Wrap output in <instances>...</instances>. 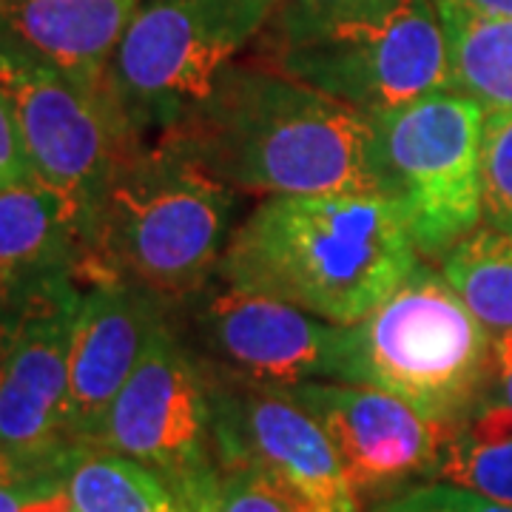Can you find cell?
Segmentation results:
<instances>
[{"instance_id": "obj_8", "label": "cell", "mask_w": 512, "mask_h": 512, "mask_svg": "<svg viewBox=\"0 0 512 512\" xmlns=\"http://www.w3.org/2000/svg\"><path fill=\"white\" fill-rule=\"evenodd\" d=\"M168 322L208 382L296 387L339 379L348 325L225 285L217 276L168 305Z\"/></svg>"}, {"instance_id": "obj_12", "label": "cell", "mask_w": 512, "mask_h": 512, "mask_svg": "<svg viewBox=\"0 0 512 512\" xmlns=\"http://www.w3.org/2000/svg\"><path fill=\"white\" fill-rule=\"evenodd\" d=\"M83 285L69 282L0 325V450L66 476L80 456L69 427V353Z\"/></svg>"}, {"instance_id": "obj_19", "label": "cell", "mask_w": 512, "mask_h": 512, "mask_svg": "<svg viewBox=\"0 0 512 512\" xmlns=\"http://www.w3.org/2000/svg\"><path fill=\"white\" fill-rule=\"evenodd\" d=\"M441 274L493 336L512 333V234L493 225L476 228L456 242Z\"/></svg>"}, {"instance_id": "obj_18", "label": "cell", "mask_w": 512, "mask_h": 512, "mask_svg": "<svg viewBox=\"0 0 512 512\" xmlns=\"http://www.w3.org/2000/svg\"><path fill=\"white\" fill-rule=\"evenodd\" d=\"M72 512H180L174 487L157 470L111 450H86L66 473Z\"/></svg>"}, {"instance_id": "obj_16", "label": "cell", "mask_w": 512, "mask_h": 512, "mask_svg": "<svg viewBox=\"0 0 512 512\" xmlns=\"http://www.w3.org/2000/svg\"><path fill=\"white\" fill-rule=\"evenodd\" d=\"M137 0H0V26L74 83L109 92L117 43Z\"/></svg>"}, {"instance_id": "obj_23", "label": "cell", "mask_w": 512, "mask_h": 512, "mask_svg": "<svg viewBox=\"0 0 512 512\" xmlns=\"http://www.w3.org/2000/svg\"><path fill=\"white\" fill-rule=\"evenodd\" d=\"M481 214L512 234V111L484 114L481 126Z\"/></svg>"}, {"instance_id": "obj_22", "label": "cell", "mask_w": 512, "mask_h": 512, "mask_svg": "<svg viewBox=\"0 0 512 512\" xmlns=\"http://www.w3.org/2000/svg\"><path fill=\"white\" fill-rule=\"evenodd\" d=\"M194 512H319L305 493L285 478L259 467L220 470L214 490Z\"/></svg>"}, {"instance_id": "obj_27", "label": "cell", "mask_w": 512, "mask_h": 512, "mask_svg": "<svg viewBox=\"0 0 512 512\" xmlns=\"http://www.w3.org/2000/svg\"><path fill=\"white\" fill-rule=\"evenodd\" d=\"M495 350V396L512 407V333L493 336Z\"/></svg>"}, {"instance_id": "obj_30", "label": "cell", "mask_w": 512, "mask_h": 512, "mask_svg": "<svg viewBox=\"0 0 512 512\" xmlns=\"http://www.w3.org/2000/svg\"><path fill=\"white\" fill-rule=\"evenodd\" d=\"M379 512H436V510H419V507H404V504H387V507H382Z\"/></svg>"}, {"instance_id": "obj_20", "label": "cell", "mask_w": 512, "mask_h": 512, "mask_svg": "<svg viewBox=\"0 0 512 512\" xmlns=\"http://www.w3.org/2000/svg\"><path fill=\"white\" fill-rule=\"evenodd\" d=\"M439 481L512 507V407L487 399L458 427Z\"/></svg>"}, {"instance_id": "obj_3", "label": "cell", "mask_w": 512, "mask_h": 512, "mask_svg": "<svg viewBox=\"0 0 512 512\" xmlns=\"http://www.w3.org/2000/svg\"><path fill=\"white\" fill-rule=\"evenodd\" d=\"M234 194L168 143L134 140L83 208L80 285L123 282L183 302L217 274Z\"/></svg>"}, {"instance_id": "obj_24", "label": "cell", "mask_w": 512, "mask_h": 512, "mask_svg": "<svg viewBox=\"0 0 512 512\" xmlns=\"http://www.w3.org/2000/svg\"><path fill=\"white\" fill-rule=\"evenodd\" d=\"M66 476L29 467L0 450V512H23L35 495L63 487Z\"/></svg>"}, {"instance_id": "obj_7", "label": "cell", "mask_w": 512, "mask_h": 512, "mask_svg": "<svg viewBox=\"0 0 512 512\" xmlns=\"http://www.w3.org/2000/svg\"><path fill=\"white\" fill-rule=\"evenodd\" d=\"M256 66L285 74L367 117L447 89L439 0H404L390 18L345 23L259 49Z\"/></svg>"}, {"instance_id": "obj_15", "label": "cell", "mask_w": 512, "mask_h": 512, "mask_svg": "<svg viewBox=\"0 0 512 512\" xmlns=\"http://www.w3.org/2000/svg\"><path fill=\"white\" fill-rule=\"evenodd\" d=\"M83 208L37 180L0 185V325L80 282Z\"/></svg>"}, {"instance_id": "obj_11", "label": "cell", "mask_w": 512, "mask_h": 512, "mask_svg": "<svg viewBox=\"0 0 512 512\" xmlns=\"http://www.w3.org/2000/svg\"><path fill=\"white\" fill-rule=\"evenodd\" d=\"M288 390L328 433L362 512L382 510L421 481H439L461 427L367 384L305 382Z\"/></svg>"}, {"instance_id": "obj_25", "label": "cell", "mask_w": 512, "mask_h": 512, "mask_svg": "<svg viewBox=\"0 0 512 512\" xmlns=\"http://www.w3.org/2000/svg\"><path fill=\"white\" fill-rule=\"evenodd\" d=\"M393 504V501H390ZM396 504L404 507H419V510H436V512H512L507 504H498L490 498H481V495L470 493V490H461L453 484H427L419 487L413 493L396 498ZM387 507V504H384Z\"/></svg>"}, {"instance_id": "obj_9", "label": "cell", "mask_w": 512, "mask_h": 512, "mask_svg": "<svg viewBox=\"0 0 512 512\" xmlns=\"http://www.w3.org/2000/svg\"><path fill=\"white\" fill-rule=\"evenodd\" d=\"M94 450H111L157 470L185 510H200L211 495L220 467L208 379L171 322L157 330L117 393Z\"/></svg>"}, {"instance_id": "obj_13", "label": "cell", "mask_w": 512, "mask_h": 512, "mask_svg": "<svg viewBox=\"0 0 512 512\" xmlns=\"http://www.w3.org/2000/svg\"><path fill=\"white\" fill-rule=\"evenodd\" d=\"M217 467H259L305 493L319 512H362L328 433L288 387L208 382Z\"/></svg>"}, {"instance_id": "obj_2", "label": "cell", "mask_w": 512, "mask_h": 512, "mask_svg": "<svg viewBox=\"0 0 512 512\" xmlns=\"http://www.w3.org/2000/svg\"><path fill=\"white\" fill-rule=\"evenodd\" d=\"M419 265L402 214L382 194L268 197L228 242L217 279L333 325H356Z\"/></svg>"}, {"instance_id": "obj_6", "label": "cell", "mask_w": 512, "mask_h": 512, "mask_svg": "<svg viewBox=\"0 0 512 512\" xmlns=\"http://www.w3.org/2000/svg\"><path fill=\"white\" fill-rule=\"evenodd\" d=\"M484 114L481 103L444 89L373 117L382 197L399 208L424 259H444L478 228Z\"/></svg>"}, {"instance_id": "obj_1", "label": "cell", "mask_w": 512, "mask_h": 512, "mask_svg": "<svg viewBox=\"0 0 512 512\" xmlns=\"http://www.w3.org/2000/svg\"><path fill=\"white\" fill-rule=\"evenodd\" d=\"M168 143L239 194H382L373 117L265 66L231 63Z\"/></svg>"}, {"instance_id": "obj_10", "label": "cell", "mask_w": 512, "mask_h": 512, "mask_svg": "<svg viewBox=\"0 0 512 512\" xmlns=\"http://www.w3.org/2000/svg\"><path fill=\"white\" fill-rule=\"evenodd\" d=\"M0 94L15 117L32 180L86 208L137 137L109 92L74 83L0 26Z\"/></svg>"}, {"instance_id": "obj_17", "label": "cell", "mask_w": 512, "mask_h": 512, "mask_svg": "<svg viewBox=\"0 0 512 512\" xmlns=\"http://www.w3.org/2000/svg\"><path fill=\"white\" fill-rule=\"evenodd\" d=\"M447 40V89L487 111H512V18L439 0Z\"/></svg>"}, {"instance_id": "obj_31", "label": "cell", "mask_w": 512, "mask_h": 512, "mask_svg": "<svg viewBox=\"0 0 512 512\" xmlns=\"http://www.w3.org/2000/svg\"><path fill=\"white\" fill-rule=\"evenodd\" d=\"M180 512H194V510H180Z\"/></svg>"}, {"instance_id": "obj_28", "label": "cell", "mask_w": 512, "mask_h": 512, "mask_svg": "<svg viewBox=\"0 0 512 512\" xmlns=\"http://www.w3.org/2000/svg\"><path fill=\"white\" fill-rule=\"evenodd\" d=\"M23 512H72V504H69V495H66V484L63 487H55V490H46V493L35 495Z\"/></svg>"}, {"instance_id": "obj_14", "label": "cell", "mask_w": 512, "mask_h": 512, "mask_svg": "<svg viewBox=\"0 0 512 512\" xmlns=\"http://www.w3.org/2000/svg\"><path fill=\"white\" fill-rule=\"evenodd\" d=\"M165 322L163 299L134 285L83 288L69 353V427L80 453L94 450L109 407Z\"/></svg>"}, {"instance_id": "obj_26", "label": "cell", "mask_w": 512, "mask_h": 512, "mask_svg": "<svg viewBox=\"0 0 512 512\" xmlns=\"http://www.w3.org/2000/svg\"><path fill=\"white\" fill-rule=\"evenodd\" d=\"M29 177H32V171H29L26 154H23L15 117L9 111L6 97L0 94V185L23 183Z\"/></svg>"}, {"instance_id": "obj_29", "label": "cell", "mask_w": 512, "mask_h": 512, "mask_svg": "<svg viewBox=\"0 0 512 512\" xmlns=\"http://www.w3.org/2000/svg\"><path fill=\"white\" fill-rule=\"evenodd\" d=\"M464 9H473L481 15H501V18H512V0H450Z\"/></svg>"}, {"instance_id": "obj_21", "label": "cell", "mask_w": 512, "mask_h": 512, "mask_svg": "<svg viewBox=\"0 0 512 512\" xmlns=\"http://www.w3.org/2000/svg\"><path fill=\"white\" fill-rule=\"evenodd\" d=\"M402 6L404 0H276L271 18L259 32L262 49L291 43L345 23L390 18Z\"/></svg>"}, {"instance_id": "obj_5", "label": "cell", "mask_w": 512, "mask_h": 512, "mask_svg": "<svg viewBox=\"0 0 512 512\" xmlns=\"http://www.w3.org/2000/svg\"><path fill=\"white\" fill-rule=\"evenodd\" d=\"M276 0H151L134 12L109 66V94L128 131L151 143L214 92Z\"/></svg>"}, {"instance_id": "obj_4", "label": "cell", "mask_w": 512, "mask_h": 512, "mask_svg": "<svg viewBox=\"0 0 512 512\" xmlns=\"http://www.w3.org/2000/svg\"><path fill=\"white\" fill-rule=\"evenodd\" d=\"M336 382L379 387L430 419L464 424L495 396L493 333L444 274L419 262L376 311L345 328Z\"/></svg>"}]
</instances>
